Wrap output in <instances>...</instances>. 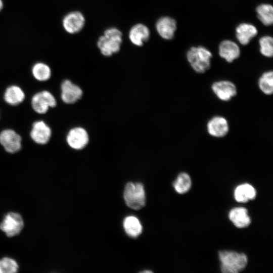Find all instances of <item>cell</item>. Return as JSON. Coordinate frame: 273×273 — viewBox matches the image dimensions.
I'll return each mask as SVG.
<instances>
[{
    "instance_id": "1",
    "label": "cell",
    "mask_w": 273,
    "mask_h": 273,
    "mask_svg": "<svg viewBox=\"0 0 273 273\" xmlns=\"http://www.w3.org/2000/svg\"><path fill=\"white\" fill-rule=\"evenodd\" d=\"M220 268L224 273H237L245 269L248 259L244 253L234 251L223 250L218 253Z\"/></svg>"
},
{
    "instance_id": "2",
    "label": "cell",
    "mask_w": 273,
    "mask_h": 273,
    "mask_svg": "<svg viewBox=\"0 0 273 273\" xmlns=\"http://www.w3.org/2000/svg\"><path fill=\"white\" fill-rule=\"evenodd\" d=\"M122 33L116 28L106 29L104 35L99 37L97 42L101 53L108 57L118 52L122 43Z\"/></svg>"
},
{
    "instance_id": "3",
    "label": "cell",
    "mask_w": 273,
    "mask_h": 273,
    "mask_svg": "<svg viewBox=\"0 0 273 273\" xmlns=\"http://www.w3.org/2000/svg\"><path fill=\"white\" fill-rule=\"evenodd\" d=\"M212 57L211 52L202 46L191 47L187 54L190 65L199 73H203L209 69Z\"/></svg>"
},
{
    "instance_id": "4",
    "label": "cell",
    "mask_w": 273,
    "mask_h": 273,
    "mask_svg": "<svg viewBox=\"0 0 273 273\" xmlns=\"http://www.w3.org/2000/svg\"><path fill=\"white\" fill-rule=\"evenodd\" d=\"M126 205L131 209L139 210L145 205V192L143 185L139 183H127L124 191Z\"/></svg>"
},
{
    "instance_id": "5",
    "label": "cell",
    "mask_w": 273,
    "mask_h": 273,
    "mask_svg": "<svg viewBox=\"0 0 273 273\" xmlns=\"http://www.w3.org/2000/svg\"><path fill=\"white\" fill-rule=\"evenodd\" d=\"M31 106L38 114L46 113L50 108L55 107L57 101L53 95L48 90H42L35 94L31 99Z\"/></svg>"
},
{
    "instance_id": "6",
    "label": "cell",
    "mask_w": 273,
    "mask_h": 273,
    "mask_svg": "<svg viewBox=\"0 0 273 273\" xmlns=\"http://www.w3.org/2000/svg\"><path fill=\"white\" fill-rule=\"evenodd\" d=\"M0 144L9 153H15L22 148V138L11 129H6L0 132Z\"/></svg>"
},
{
    "instance_id": "7",
    "label": "cell",
    "mask_w": 273,
    "mask_h": 273,
    "mask_svg": "<svg viewBox=\"0 0 273 273\" xmlns=\"http://www.w3.org/2000/svg\"><path fill=\"white\" fill-rule=\"evenodd\" d=\"M24 226L21 216L15 212H10L5 217L0 223V229L4 232L7 236L12 237L19 234Z\"/></svg>"
},
{
    "instance_id": "8",
    "label": "cell",
    "mask_w": 273,
    "mask_h": 273,
    "mask_svg": "<svg viewBox=\"0 0 273 273\" xmlns=\"http://www.w3.org/2000/svg\"><path fill=\"white\" fill-rule=\"evenodd\" d=\"M211 89L214 94L220 100L230 101L237 94L236 85L229 80H219L213 83Z\"/></svg>"
},
{
    "instance_id": "9",
    "label": "cell",
    "mask_w": 273,
    "mask_h": 273,
    "mask_svg": "<svg viewBox=\"0 0 273 273\" xmlns=\"http://www.w3.org/2000/svg\"><path fill=\"white\" fill-rule=\"evenodd\" d=\"M85 24L83 15L79 11H73L66 14L62 21L64 30L70 34L78 33Z\"/></svg>"
},
{
    "instance_id": "10",
    "label": "cell",
    "mask_w": 273,
    "mask_h": 273,
    "mask_svg": "<svg viewBox=\"0 0 273 273\" xmlns=\"http://www.w3.org/2000/svg\"><path fill=\"white\" fill-rule=\"evenodd\" d=\"M206 128L209 135L220 138L225 136L229 131V124L225 118L215 116L209 120Z\"/></svg>"
},
{
    "instance_id": "11",
    "label": "cell",
    "mask_w": 273,
    "mask_h": 273,
    "mask_svg": "<svg viewBox=\"0 0 273 273\" xmlns=\"http://www.w3.org/2000/svg\"><path fill=\"white\" fill-rule=\"evenodd\" d=\"M30 135L36 144L45 145L51 139L52 131L50 126L43 121H36L32 124Z\"/></svg>"
},
{
    "instance_id": "12",
    "label": "cell",
    "mask_w": 273,
    "mask_h": 273,
    "mask_svg": "<svg viewBox=\"0 0 273 273\" xmlns=\"http://www.w3.org/2000/svg\"><path fill=\"white\" fill-rule=\"evenodd\" d=\"M88 140L87 131L84 128L79 127L70 130L66 138L68 145L75 150H80L84 148Z\"/></svg>"
},
{
    "instance_id": "13",
    "label": "cell",
    "mask_w": 273,
    "mask_h": 273,
    "mask_svg": "<svg viewBox=\"0 0 273 273\" xmlns=\"http://www.w3.org/2000/svg\"><path fill=\"white\" fill-rule=\"evenodd\" d=\"M62 100L67 104H73L80 99L82 96V90L70 80H64L61 85Z\"/></svg>"
},
{
    "instance_id": "14",
    "label": "cell",
    "mask_w": 273,
    "mask_h": 273,
    "mask_svg": "<svg viewBox=\"0 0 273 273\" xmlns=\"http://www.w3.org/2000/svg\"><path fill=\"white\" fill-rule=\"evenodd\" d=\"M156 28L159 35L165 39H171L176 30V22L169 17H163L156 22Z\"/></svg>"
},
{
    "instance_id": "15",
    "label": "cell",
    "mask_w": 273,
    "mask_h": 273,
    "mask_svg": "<svg viewBox=\"0 0 273 273\" xmlns=\"http://www.w3.org/2000/svg\"><path fill=\"white\" fill-rule=\"evenodd\" d=\"M219 56L228 63L238 59L240 55V50L235 42L230 40L221 41L219 46Z\"/></svg>"
},
{
    "instance_id": "16",
    "label": "cell",
    "mask_w": 273,
    "mask_h": 273,
    "mask_svg": "<svg viewBox=\"0 0 273 273\" xmlns=\"http://www.w3.org/2000/svg\"><path fill=\"white\" fill-rule=\"evenodd\" d=\"M150 36L148 28L143 24L133 26L129 32V38L134 45L141 47L148 40Z\"/></svg>"
},
{
    "instance_id": "17",
    "label": "cell",
    "mask_w": 273,
    "mask_h": 273,
    "mask_svg": "<svg viewBox=\"0 0 273 273\" xmlns=\"http://www.w3.org/2000/svg\"><path fill=\"white\" fill-rule=\"evenodd\" d=\"M257 29L251 24L243 23L239 24L236 29V37L239 42L246 45L257 34Z\"/></svg>"
},
{
    "instance_id": "18",
    "label": "cell",
    "mask_w": 273,
    "mask_h": 273,
    "mask_svg": "<svg viewBox=\"0 0 273 273\" xmlns=\"http://www.w3.org/2000/svg\"><path fill=\"white\" fill-rule=\"evenodd\" d=\"M229 216L231 221L238 228L247 227L251 222L248 211L244 207L232 209L229 212Z\"/></svg>"
},
{
    "instance_id": "19",
    "label": "cell",
    "mask_w": 273,
    "mask_h": 273,
    "mask_svg": "<svg viewBox=\"0 0 273 273\" xmlns=\"http://www.w3.org/2000/svg\"><path fill=\"white\" fill-rule=\"evenodd\" d=\"M25 95L22 89L15 85L8 87L4 95L5 101L10 105L16 106L22 103Z\"/></svg>"
},
{
    "instance_id": "20",
    "label": "cell",
    "mask_w": 273,
    "mask_h": 273,
    "mask_svg": "<svg viewBox=\"0 0 273 273\" xmlns=\"http://www.w3.org/2000/svg\"><path fill=\"white\" fill-rule=\"evenodd\" d=\"M256 196V191L250 184H244L238 186L234 191V197L238 202L245 203L253 200Z\"/></svg>"
},
{
    "instance_id": "21",
    "label": "cell",
    "mask_w": 273,
    "mask_h": 273,
    "mask_svg": "<svg viewBox=\"0 0 273 273\" xmlns=\"http://www.w3.org/2000/svg\"><path fill=\"white\" fill-rule=\"evenodd\" d=\"M123 227L126 234L131 237H137L142 232L140 221L134 216H129L124 219Z\"/></svg>"
},
{
    "instance_id": "22",
    "label": "cell",
    "mask_w": 273,
    "mask_h": 273,
    "mask_svg": "<svg viewBox=\"0 0 273 273\" xmlns=\"http://www.w3.org/2000/svg\"><path fill=\"white\" fill-rule=\"evenodd\" d=\"M257 17L265 26H269L273 22V8L270 4H262L257 6L256 10Z\"/></svg>"
},
{
    "instance_id": "23",
    "label": "cell",
    "mask_w": 273,
    "mask_h": 273,
    "mask_svg": "<svg viewBox=\"0 0 273 273\" xmlns=\"http://www.w3.org/2000/svg\"><path fill=\"white\" fill-rule=\"evenodd\" d=\"M258 85L260 90L265 95H271L273 92L272 71L264 72L258 80Z\"/></svg>"
},
{
    "instance_id": "24",
    "label": "cell",
    "mask_w": 273,
    "mask_h": 273,
    "mask_svg": "<svg viewBox=\"0 0 273 273\" xmlns=\"http://www.w3.org/2000/svg\"><path fill=\"white\" fill-rule=\"evenodd\" d=\"M32 74L37 80L46 81L49 79L51 76V70L46 63L38 62L32 66Z\"/></svg>"
},
{
    "instance_id": "25",
    "label": "cell",
    "mask_w": 273,
    "mask_h": 273,
    "mask_svg": "<svg viewBox=\"0 0 273 273\" xmlns=\"http://www.w3.org/2000/svg\"><path fill=\"white\" fill-rule=\"evenodd\" d=\"M192 186L191 179L189 175L186 172L178 174L173 183L175 190L179 194H184L189 191Z\"/></svg>"
},
{
    "instance_id": "26",
    "label": "cell",
    "mask_w": 273,
    "mask_h": 273,
    "mask_svg": "<svg viewBox=\"0 0 273 273\" xmlns=\"http://www.w3.org/2000/svg\"><path fill=\"white\" fill-rule=\"evenodd\" d=\"M260 52L266 57H271L273 55V39L270 36H264L259 40Z\"/></svg>"
},
{
    "instance_id": "27",
    "label": "cell",
    "mask_w": 273,
    "mask_h": 273,
    "mask_svg": "<svg viewBox=\"0 0 273 273\" xmlns=\"http://www.w3.org/2000/svg\"><path fill=\"white\" fill-rule=\"evenodd\" d=\"M18 269V265L15 260L8 257L0 260V273H15Z\"/></svg>"
},
{
    "instance_id": "28",
    "label": "cell",
    "mask_w": 273,
    "mask_h": 273,
    "mask_svg": "<svg viewBox=\"0 0 273 273\" xmlns=\"http://www.w3.org/2000/svg\"><path fill=\"white\" fill-rule=\"evenodd\" d=\"M4 4L2 0H0V12L2 10Z\"/></svg>"
}]
</instances>
